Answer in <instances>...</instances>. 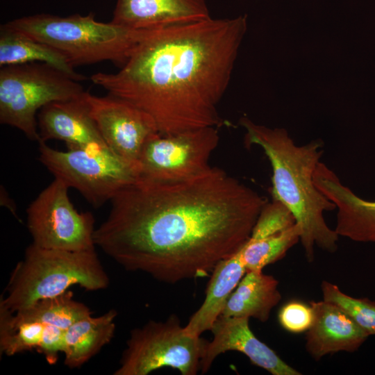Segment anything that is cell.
Here are the masks:
<instances>
[{"label": "cell", "instance_id": "1", "mask_svg": "<svg viewBox=\"0 0 375 375\" xmlns=\"http://www.w3.org/2000/svg\"><path fill=\"white\" fill-rule=\"evenodd\" d=\"M95 246L166 283L208 276L250 238L268 200L218 167L191 178L139 177L111 201Z\"/></svg>", "mask_w": 375, "mask_h": 375}, {"label": "cell", "instance_id": "2", "mask_svg": "<svg viewBox=\"0 0 375 375\" xmlns=\"http://www.w3.org/2000/svg\"><path fill=\"white\" fill-rule=\"evenodd\" d=\"M245 30L242 16L151 30L117 72L90 78L147 113L161 134L219 128Z\"/></svg>", "mask_w": 375, "mask_h": 375}, {"label": "cell", "instance_id": "3", "mask_svg": "<svg viewBox=\"0 0 375 375\" xmlns=\"http://www.w3.org/2000/svg\"><path fill=\"white\" fill-rule=\"evenodd\" d=\"M240 124L246 130V144L259 146L270 162L272 199L282 203L294 215L308 261H313L316 247L329 253L337 251L339 235L324 216L325 212L336 210V206L314 180L323 155L322 142L298 146L284 129L258 125L244 117Z\"/></svg>", "mask_w": 375, "mask_h": 375}, {"label": "cell", "instance_id": "4", "mask_svg": "<svg viewBox=\"0 0 375 375\" xmlns=\"http://www.w3.org/2000/svg\"><path fill=\"white\" fill-rule=\"evenodd\" d=\"M4 24L55 49L74 67L103 61H110L122 67L151 31L99 22L92 12L67 17L40 13Z\"/></svg>", "mask_w": 375, "mask_h": 375}, {"label": "cell", "instance_id": "5", "mask_svg": "<svg viewBox=\"0 0 375 375\" xmlns=\"http://www.w3.org/2000/svg\"><path fill=\"white\" fill-rule=\"evenodd\" d=\"M109 277L95 249H49L31 243L12 270L0 308L11 312L58 296L74 285L96 291L109 285Z\"/></svg>", "mask_w": 375, "mask_h": 375}, {"label": "cell", "instance_id": "6", "mask_svg": "<svg viewBox=\"0 0 375 375\" xmlns=\"http://www.w3.org/2000/svg\"><path fill=\"white\" fill-rule=\"evenodd\" d=\"M85 92L69 75L45 63L9 65L0 69V122L40 142L36 114L47 104L74 99Z\"/></svg>", "mask_w": 375, "mask_h": 375}, {"label": "cell", "instance_id": "7", "mask_svg": "<svg viewBox=\"0 0 375 375\" xmlns=\"http://www.w3.org/2000/svg\"><path fill=\"white\" fill-rule=\"evenodd\" d=\"M55 149L39 142V160L69 188L78 190L94 207L111 201L122 190L136 181L138 168L106 146Z\"/></svg>", "mask_w": 375, "mask_h": 375}, {"label": "cell", "instance_id": "8", "mask_svg": "<svg viewBox=\"0 0 375 375\" xmlns=\"http://www.w3.org/2000/svg\"><path fill=\"white\" fill-rule=\"evenodd\" d=\"M207 342L200 336L185 333L176 315L165 321H149L131 331L113 374L147 375L170 367L182 375H195L200 370Z\"/></svg>", "mask_w": 375, "mask_h": 375}, {"label": "cell", "instance_id": "9", "mask_svg": "<svg viewBox=\"0 0 375 375\" xmlns=\"http://www.w3.org/2000/svg\"><path fill=\"white\" fill-rule=\"evenodd\" d=\"M68 190L65 183L54 178L30 203L27 227L32 243L49 249H95L94 217L90 212L76 209Z\"/></svg>", "mask_w": 375, "mask_h": 375}, {"label": "cell", "instance_id": "10", "mask_svg": "<svg viewBox=\"0 0 375 375\" xmlns=\"http://www.w3.org/2000/svg\"><path fill=\"white\" fill-rule=\"evenodd\" d=\"M219 140L218 127L215 126L171 134L158 133L142 149L139 177L173 181L197 176L210 167L209 159Z\"/></svg>", "mask_w": 375, "mask_h": 375}, {"label": "cell", "instance_id": "11", "mask_svg": "<svg viewBox=\"0 0 375 375\" xmlns=\"http://www.w3.org/2000/svg\"><path fill=\"white\" fill-rule=\"evenodd\" d=\"M84 98L108 147L138 168L144 145L159 133L153 119L133 104L109 93L99 97L85 92Z\"/></svg>", "mask_w": 375, "mask_h": 375}, {"label": "cell", "instance_id": "12", "mask_svg": "<svg viewBox=\"0 0 375 375\" xmlns=\"http://www.w3.org/2000/svg\"><path fill=\"white\" fill-rule=\"evenodd\" d=\"M249 318L220 315L212 329V339L208 342L201 360L200 370L207 372L220 354L236 351L243 353L255 365L272 375H301V373L282 360L252 332Z\"/></svg>", "mask_w": 375, "mask_h": 375}, {"label": "cell", "instance_id": "13", "mask_svg": "<svg viewBox=\"0 0 375 375\" xmlns=\"http://www.w3.org/2000/svg\"><path fill=\"white\" fill-rule=\"evenodd\" d=\"M314 180L317 188L336 206L334 229L339 237L358 242H375V201L358 196L321 161Z\"/></svg>", "mask_w": 375, "mask_h": 375}, {"label": "cell", "instance_id": "14", "mask_svg": "<svg viewBox=\"0 0 375 375\" xmlns=\"http://www.w3.org/2000/svg\"><path fill=\"white\" fill-rule=\"evenodd\" d=\"M206 0H117L111 22L153 30L210 18Z\"/></svg>", "mask_w": 375, "mask_h": 375}, {"label": "cell", "instance_id": "15", "mask_svg": "<svg viewBox=\"0 0 375 375\" xmlns=\"http://www.w3.org/2000/svg\"><path fill=\"white\" fill-rule=\"evenodd\" d=\"M314 312L312 326L306 332L305 347L315 360L340 351H356L369 336L338 306L311 301Z\"/></svg>", "mask_w": 375, "mask_h": 375}, {"label": "cell", "instance_id": "16", "mask_svg": "<svg viewBox=\"0 0 375 375\" xmlns=\"http://www.w3.org/2000/svg\"><path fill=\"white\" fill-rule=\"evenodd\" d=\"M84 93L77 99L51 102L40 110L39 142L57 140L67 147H108L90 115Z\"/></svg>", "mask_w": 375, "mask_h": 375}, {"label": "cell", "instance_id": "17", "mask_svg": "<svg viewBox=\"0 0 375 375\" xmlns=\"http://www.w3.org/2000/svg\"><path fill=\"white\" fill-rule=\"evenodd\" d=\"M239 250L214 268L203 303L184 326L188 335L199 337L210 331L222 315L230 295L247 272Z\"/></svg>", "mask_w": 375, "mask_h": 375}, {"label": "cell", "instance_id": "18", "mask_svg": "<svg viewBox=\"0 0 375 375\" xmlns=\"http://www.w3.org/2000/svg\"><path fill=\"white\" fill-rule=\"evenodd\" d=\"M281 299L277 279L262 271H249L230 295L221 315L265 322Z\"/></svg>", "mask_w": 375, "mask_h": 375}, {"label": "cell", "instance_id": "19", "mask_svg": "<svg viewBox=\"0 0 375 375\" xmlns=\"http://www.w3.org/2000/svg\"><path fill=\"white\" fill-rule=\"evenodd\" d=\"M117 312L112 309L99 317H83L65 331L64 363L69 368L81 367L113 338Z\"/></svg>", "mask_w": 375, "mask_h": 375}, {"label": "cell", "instance_id": "20", "mask_svg": "<svg viewBox=\"0 0 375 375\" xmlns=\"http://www.w3.org/2000/svg\"><path fill=\"white\" fill-rule=\"evenodd\" d=\"M30 62L49 65L79 82L87 79L76 72L66 58L55 49L2 24L0 27V67Z\"/></svg>", "mask_w": 375, "mask_h": 375}, {"label": "cell", "instance_id": "21", "mask_svg": "<svg viewBox=\"0 0 375 375\" xmlns=\"http://www.w3.org/2000/svg\"><path fill=\"white\" fill-rule=\"evenodd\" d=\"M301 230L296 224L286 230L260 238H249L240 249L247 272L262 271L267 265L283 258L300 242Z\"/></svg>", "mask_w": 375, "mask_h": 375}, {"label": "cell", "instance_id": "22", "mask_svg": "<svg viewBox=\"0 0 375 375\" xmlns=\"http://www.w3.org/2000/svg\"><path fill=\"white\" fill-rule=\"evenodd\" d=\"M45 324L0 308V352L8 356L38 350Z\"/></svg>", "mask_w": 375, "mask_h": 375}, {"label": "cell", "instance_id": "23", "mask_svg": "<svg viewBox=\"0 0 375 375\" xmlns=\"http://www.w3.org/2000/svg\"><path fill=\"white\" fill-rule=\"evenodd\" d=\"M24 317L66 330L78 319L92 315L90 308L74 299L67 290L51 298L40 300L29 307L15 312Z\"/></svg>", "mask_w": 375, "mask_h": 375}, {"label": "cell", "instance_id": "24", "mask_svg": "<svg viewBox=\"0 0 375 375\" xmlns=\"http://www.w3.org/2000/svg\"><path fill=\"white\" fill-rule=\"evenodd\" d=\"M323 300L346 312L369 335H375V301L367 298H354L327 281L321 283Z\"/></svg>", "mask_w": 375, "mask_h": 375}, {"label": "cell", "instance_id": "25", "mask_svg": "<svg viewBox=\"0 0 375 375\" xmlns=\"http://www.w3.org/2000/svg\"><path fill=\"white\" fill-rule=\"evenodd\" d=\"M297 224L288 208L278 201L272 199L261 210L250 238H260L286 230Z\"/></svg>", "mask_w": 375, "mask_h": 375}, {"label": "cell", "instance_id": "26", "mask_svg": "<svg viewBox=\"0 0 375 375\" xmlns=\"http://www.w3.org/2000/svg\"><path fill=\"white\" fill-rule=\"evenodd\" d=\"M278 320L281 327L288 332L306 333L313 323V310L310 304L292 300L280 308Z\"/></svg>", "mask_w": 375, "mask_h": 375}, {"label": "cell", "instance_id": "27", "mask_svg": "<svg viewBox=\"0 0 375 375\" xmlns=\"http://www.w3.org/2000/svg\"><path fill=\"white\" fill-rule=\"evenodd\" d=\"M65 331L52 325L44 326L42 340L37 351L44 356L50 365L55 364L58 354L62 353Z\"/></svg>", "mask_w": 375, "mask_h": 375}]
</instances>
